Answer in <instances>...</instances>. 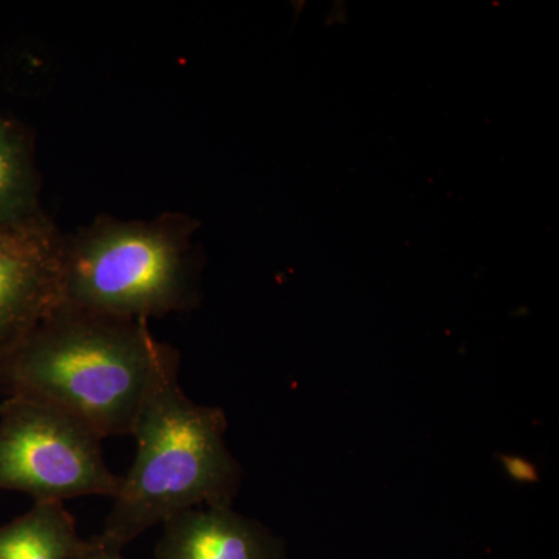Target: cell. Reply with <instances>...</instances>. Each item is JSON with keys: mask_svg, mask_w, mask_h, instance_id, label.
I'll return each instance as SVG.
<instances>
[{"mask_svg": "<svg viewBox=\"0 0 559 559\" xmlns=\"http://www.w3.org/2000/svg\"><path fill=\"white\" fill-rule=\"evenodd\" d=\"M175 355L146 320L58 305L0 347V389L7 399L64 411L102 440L131 436L151 385Z\"/></svg>", "mask_w": 559, "mask_h": 559, "instance_id": "6da1fadb", "label": "cell"}, {"mask_svg": "<svg viewBox=\"0 0 559 559\" xmlns=\"http://www.w3.org/2000/svg\"><path fill=\"white\" fill-rule=\"evenodd\" d=\"M226 430L223 411L186 395L179 382V353L173 356L135 418L134 462L120 477L97 538L121 551L183 511L231 506L241 471L227 447Z\"/></svg>", "mask_w": 559, "mask_h": 559, "instance_id": "7a4b0ae2", "label": "cell"}, {"mask_svg": "<svg viewBox=\"0 0 559 559\" xmlns=\"http://www.w3.org/2000/svg\"><path fill=\"white\" fill-rule=\"evenodd\" d=\"M197 221L178 212L98 216L62 235L60 304L146 320L190 310L198 296Z\"/></svg>", "mask_w": 559, "mask_h": 559, "instance_id": "3957f363", "label": "cell"}, {"mask_svg": "<svg viewBox=\"0 0 559 559\" xmlns=\"http://www.w3.org/2000/svg\"><path fill=\"white\" fill-rule=\"evenodd\" d=\"M102 441L58 407L10 396L0 403V489L35 502L114 498L120 476L105 462Z\"/></svg>", "mask_w": 559, "mask_h": 559, "instance_id": "277c9868", "label": "cell"}, {"mask_svg": "<svg viewBox=\"0 0 559 559\" xmlns=\"http://www.w3.org/2000/svg\"><path fill=\"white\" fill-rule=\"evenodd\" d=\"M62 235L44 213L0 226V347L60 304Z\"/></svg>", "mask_w": 559, "mask_h": 559, "instance_id": "5b68a950", "label": "cell"}, {"mask_svg": "<svg viewBox=\"0 0 559 559\" xmlns=\"http://www.w3.org/2000/svg\"><path fill=\"white\" fill-rule=\"evenodd\" d=\"M156 559H288L277 536L231 506L201 507L165 522Z\"/></svg>", "mask_w": 559, "mask_h": 559, "instance_id": "8992f818", "label": "cell"}, {"mask_svg": "<svg viewBox=\"0 0 559 559\" xmlns=\"http://www.w3.org/2000/svg\"><path fill=\"white\" fill-rule=\"evenodd\" d=\"M81 539L64 502H35L27 513L0 525V559H73Z\"/></svg>", "mask_w": 559, "mask_h": 559, "instance_id": "52a82bcc", "label": "cell"}, {"mask_svg": "<svg viewBox=\"0 0 559 559\" xmlns=\"http://www.w3.org/2000/svg\"><path fill=\"white\" fill-rule=\"evenodd\" d=\"M40 176L28 131L0 110V226L31 219L40 209Z\"/></svg>", "mask_w": 559, "mask_h": 559, "instance_id": "ba28073f", "label": "cell"}, {"mask_svg": "<svg viewBox=\"0 0 559 559\" xmlns=\"http://www.w3.org/2000/svg\"><path fill=\"white\" fill-rule=\"evenodd\" d=\"M73 559H124L121 557V551L106 546L103 540L97 538V535L92 536L90 539H81L79 549H76Z\"/></svg>", "mask_w": 559, "mask_h": 559, "instance_id": "9c48e42d", "label": "cell"}]
</instances>
